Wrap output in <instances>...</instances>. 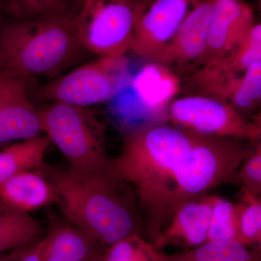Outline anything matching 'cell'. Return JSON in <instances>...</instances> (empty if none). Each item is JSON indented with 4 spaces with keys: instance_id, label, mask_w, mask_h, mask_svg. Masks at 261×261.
Wrapping results in <instances>:
<instances>
[{
    "instance_id": "cell-11",
    "label": "cell",
    "mask_w": 261,
    "mask_h": 261,
    "mask_svg": "<svg viewBox=\"0 0 261 261\" xmlns=\"http://www.w3.org/2000/svg\"><path fill=\"white\" fill-rule=\"evenodd\" d=\"M255 23L254 10L243 0H215L201 66L227 54L242 42Z\"/></svg>"
},
{
    "instance_id": "cell-6",
    "label": "cell",
    "mask_w": 261,
    "mask_h": 261,
    "mask_svg": "<svg viewBox=\"0 0 261 261\" xmlns=\"http://www.w3.org/2000/svg\"><path fill=\"white\" fill-rule=\"evenodd\" d=\"M152 1L84 0L73 21L84 50L99 57H122L132 50L137 20Z\"/></svg>"
},
{
    "instance_id": "cell-23",
    "label": "cell",
    "mask_w": 261,
    "mask_h": 261,
    "mask_svg": "<svg viewBox=\"0 0 261 261\" xmlns=\"http://www.w3.org/2000/svg\"><path fill=\"white\" fill-rule=\"evenodd\" d=\"M212 241L240 243V229L235 204L217 196L215 197L207 239V242Z\"/></svg>"
},
{
    "instance_id": "cell-25",
    "label": "cell",
    "mask_w": 261,
    "mask_h": 261,
    "mask_svg": "<svg viewBox=\"0 0 261 261\" xmlns=\"http://www.w3.org/2000/svg\"><path fill=\"white\" fill-rule=\"evenodd\" d=\"M72 0H7V8L12 15L27 20L47 15L69 14L67 11Z\"/></svg>"
},
{
    "instance_id": "cell-21",
    "label": "cell",
    "mask_w": 261,
    "mask_h": 261,
    "mask_svg": "<svg viewBox=\"0 0 261 261\" xmlns=\"http://www.w3.org/2000/svg\"><path fill=\"white\" fill-rule=\"evenodd\" d=\"M50 143L47 136L40 135L0 151V185L22 171L42 167Z\"/></svg>"
},
{
    "instance_id": "cell-27",
    "label": "cell",
    "mask_w": 261,
    "mask_h": 261,
    "mask_svg": "<svg viewBox=\"0 0 261 261\" xmlns=\"http://www.w3.org/2000/svg\"><path fill=\"white\" fill-rule=\"evenodd\" d=\"M43 246L44 240L42 239L37 243L25 247L17 261H42Z\"/></svg>"
},
{
    "instance_id": "cell-29",
    "label": "cell",
    "mask_w": 261,
    "mask_h": 261,
    "mask_svg": "<svg viewBox=\"0 0 261 261\" xmlns=\"http://www.w3.org/2000/svg\"><path fill=\"white\" fill-rule=\"evenodd\" d=\"M103 253H104V252H102V253L98 254V255H95V256H94L93 257H92V258L89 259V260L86 261H102Z\"/></svg>"
},
{
    "instance_id": "cell-13",
    "label": "cell",
    "mask_w": 261,
    "mask_h": 261,
    "mask_svg": "<svg viewBox=\"0 0 261 261\" xmlns=\"http://www.w3.org/2000/svg\"><path fill=\"white\" fill-rule=\"evenodd\" d=\"M192 83L199 94L228 103L247 120L260 104L261 61L240 75L221 78H202L192 75Z\"/></svg>"
},
{
    "instance_id": "cell-18",
    "label": "cell",
    "mask_w": 261,
    "mask_h": 261,
    "mask_svg": "<svg viewBox=\"0 0 261 261\" xmlns=\"http://www.w3.org/2000/svg\"><path fill=\"white\" fill-rule=\"evenodd\" d=\"M261 61V25L255 23L250 32L227 54L218 61L202 65L194 73L202 78H221L240 75Z\"/></svg>"
},
{
    "instance_id": "cell-1",
    "label": "cell",
    "mask_w": 261,
    "mask_h": 261,
    "mask_svg": "<svg viewBox=\"0 0 261 261\" xmlns=\"http://www.w3.org/2000/svg\"><path fill=\"white\" fill-rule=\"evenodd\" d=\"M191 147V132L153 121L126 132L121 153L111 159L108 174L133 189L152 245L172 216L176 175Z\"/></svg>"
},
{
    "instance_id": "cell-24",
    "label": "cell",
    "mask_w": 261,
    "mask_h": 261,
    "mask_svg": "<svg viewBox=\"0 0 261 261\" xmlns=\"http://www.w3.org/2000/svg\"><path fill=\"white\" fill-rule=\"evenodd\" d=\"M156 250L141 235H132L106 248L102 261H158Z\"/></svg>"
},
{
    "instance_id": "cell-32",
    "label": "cell",
    "mask_w": 261,
    "mask_h": 261,
    "mask_svg": "<svg viewBox=\"0 0 261 261\" xmlns=\"http://www.w3.org/2000/svg\"><path fill=\"white\" fill-rule=\"evenodd\" d=\"M0 261H8L6 258H4V257H2L1 255H0Z\"/></svg>"
},
{
    "instance_id": "cell-4",
    "label": "cell",
    "mask_w": 261,
    "mask_h": 261,
    "mask_svg": "<svg viewBox=\"0 0 261 261\" xmlns=\"http://www.w3.org/2000/svg\"><path fill=\"white\" fill-rule=\"evenodd\" d=\"M39 112L42 132L65 156L69 172L109 175L111 159L106 150V126L89 108L51 102Z\"/></svg>"
},
{
    "instance_id": "cell-17",
    "label": "cell",
    "mask_w": 261,
    "mask_h": 261,
    "mask_svg": "<svg viewBox=\"0 0 261 261\" xmlns=\"http://www.w3.org/2000/svg\"><path fill=\"white\" fill-rule=\"evenodd\" d=\"M42 132L39 111L29 100L25 89L0 108V144L31 140Z\"/></svg>"
},
{
    "instance_id": "cell-2",
    "label": "cell",
    "mask_w": 261,
    "mask_h": 261,
    "mask_svg": "<svg viewBox=\"0 0 261 261\" xmlns=\"http://www.w3.org/2000/svg\"><path fill=\"white\" fill-rule=\"evenodd\" d=\"M56 189L58 202L70 224L87 231L105 248L141 235L142 221L129 192L110 175L78 176L43 164L39 168Z\"/></svg>"
},
{
    "instance_id": "cell-10",
    "label": "cell",
    "mask_w": 261,
    "mask_h": 261,
    "mask_svg": "<svg viewBox=\"0 0 261 261\" xmlns=\"http://www.w3.org/2000/svg\"><path fill=\"white\" fill-rule=\"evenodd\" d=\"M190 0H153L137 20L132 50L150 59L172 39L191 9Z\"/></svg>"
},
{
    "instance_id": "cell-8",
    "label": "cell",
    "mask_w": 261,
    "mask_h": 261,
    "mask_svg": "<svg viewBox=\"0 0 261 261\" xmlns=\"http://www.w3.org/2000/svg\"><path fill=\"white\" fill-rule=\"evenodd\" d=\"M166 116L175 126L198 135L258 142L260 116L248 122L228 103L196 94L173 100Z\"/></svg>"
},
{
    "instance_id": "cell-15",
    "label": "cell",
    "mask_w": 261,
    "mask_h": 261,
    "mask_svg": "<svg viewBox=\"0 0 261 261\" xmlns=\"http://www.w3.org/2000/svg\"><path fill=\"white\" fill-rule=\"evenodd\" d=\"M136 97L147 113L165 114L181 87L177 75L158 63L145 65L132 80Z\"/></svg>"
},
{
    "instance_id": "cell-26",
    "label": "cell",
    "mask_w": 261,
    "mask_h": 261,
    "mask_svg": "<svg viewBox=\"0 0 261 261\" xmlns=\"http://www.w3.org/2000/svg\"><path fill=\"white\" fill-rule=\"evenodd\" d=\"M233 181L241 186L242 190H246L252 195L260 196L261 194V145L250 147L248 154L244 160L240 169L235 175Z\"/></svg>"
},
{
    "instance_id": "cell-16",
    "label": "cell",
    "mask_w": 261,
    "mask_h": 261,
    "mask_svg": "<svg viewBox=\"0 0 261 261\" xmlns=\"http://www.w3.org/2000/svg\"><path fill=\"white\" fill-rule=\"evenodd\" d=\"M42 261H86L105 248L87 231L70 224H54L43 239Z\"/></svg>"
},
{
    "instance_id": "cell-3",
    "label": "cell",
    "mask_w": 261,
    "mask_h": 261,
    "mask_svg": "<svg viewBox=\"0 0 261 261\" xmlns=\"http://www.w3.org/2000/svg\"><path fill=\"white\" fill-rule=\"evenodd\" d=\"M83 51L70 14L19 20L0 30V70L24 81L57 78Z\"/></svg>"
},
{
    "instance_id": "cell-22",
    "label": "cell",
    "mask_w": 261,
    "mask_h": 261,
    "mask_svg": "<svg viewBox=\"0 0 261 261\" xmlns=\"http://www.w3.org/2000/svg\"><path fill=\"white\" fill-rule=\"evenodd\" d=\"M238 214L240 243L246 246L261 245V200L260 196L242 190L235 204Z\"/></svg>"
},
{
    "instance_id": "cell-9",
    "label": "cell",
    "mask_w": 261,
    "mask_h": 261,
    "mask_svg": "<svg viewBox=\"0 0 261 261\" xmlns=\"http://www.w3.org/2000/svg\"><path fill=\"white\" fill-rule=\"evenodd\" d=\"M215 0H200L192 6L172 39L150 58L171 68L200 65L205 53Z\"/></svg>"
},
{
    "instance_id": "cell-19",
    "label": "cell",
    "mask_w": 261,
    "mask_h": 261,
    "mask_svg": "<svg viewBox=\"0 0 261 261\" xmlns=\"http://www.w3.org/2000/svg\"><path fill=\"white\" fill-rule=\"evenodd\" d=\"M246 246L235 241L205 242L173 254L157 249L158 261H261L260 246Z\"/></svg>"
},
{
    "instance_id": "cell-28",
    "label": "cell",
    "mask_w": 261,
    "mask_h": 261,
    "mask_svg": "<svg viewBox=\"0 0 261 261\" xmlns=\"http://www.w3.org/2000/svg\"><path fill=\"white\" fill-rule=\"evenodd\" d=\"M84 0H72L73 2V6L75 7V9H76L77 11L80 10L81 6H82V3Z\"/></svg>"
},
{
    "instance_id": "cell-31",
    "label": "cell",
    "mask_w": 261,
    "mask_h": 261,
    "mask_svg": "<svg viewBox=\"0 0 261 261\" xmlns=\"http://www.w3.org/2000/svg\"><path fill=\"white\" fill-rule=\"evenodd\" d=\"M190 3H191L192 6H193V5L197 4V3H198L200 0H190Z\"/></svg>"
},
{
    "instance_id": "cell-12",
    "label": "cell",
    "mask_w": 261,
    "mask_h": 261,
    "mask_svg": "<svg viewBox=\"0 0 261 261\" xmlns=\"http://www.w3.org/2000/svg\"><path fill=\"white\" fill-rule=\"evenodd\" d=\"M215 197L205 194L178 206L154 247L160 250L174 245L187 250L207 242Z\"/></svg>"
},
{
    "instance_id": "cell-14",
    "label": "cell",
    "mask_w": 261,
    "mask_h": 261,
    "mask_svg": "<svg viewBox=\"0 0 261 261\" xmlns=\"http://www.w3.org/2000/svg\"><path fill=\"white\" fill-rule=\"evenodd\" d=\"M0 200L15 210L29 214L58 202V195L42 173L25 171L0 185Z\"/></svg>"
},
{
    "instance_id": "cell-5",
    "label": "cell",
    "mask_w": 261,
    "mask_h": 261,
    "mask_svg": "<svg viewBox=\"0 0 261 261\" xmlns=\"http://www.w3.org/2000/svg\"><path fill=\"white\" fill-rule=\"evenodd\" d=\"M191 134L190 155L176 175L172 214L183 202L233 181L251 147L243 140Z\"/></svg>"
},
{
    "instance_id": "cell-20",
    "label": "cell",
    "mask_w": 261,
    "mask_h": 261,
    "mask_svg": "<svg viewBox=\"0 0 261 261\" xmlns=\"http://www.w3.org/2000/svg\"><path fill=\"white\" fill-rule=\"evenodd\" d=\"M41 233L42 227L37 220L0 200V255L37 243Z\"/></svg>"
},
{
    "instance_id": "cell-7",
    "label": "cell",
    "mask_w": 261,
    "mask_h": 261,
    "mask_svg": "<svg viewBox=\"0 0 261 261\" xmlns=\"http://www.w3.org/2000/svg\"><path fill=\"white\" fill-rule=\"evenodd\" d=\"M128 82L126 56L99 57L57 77L41 87L38 94L48 102L89 108L111 100Z\"/></svg>"
},
{
    "instance_id": "cell-30",
    "label": "cell",
    "mask_w": 261,
    "mask_h": 261,
    "mask_svg": "<svg viewBox=\"0 0 261 261\" xmlns=\"http://www.w3.org/2000/svg\"><path fill=\"white\" fill-rule=\"evenodd\" d=\"M123 1L128 2V3H147V2H150L152 0H123Z\"/></svg>"
}]
</instances>
